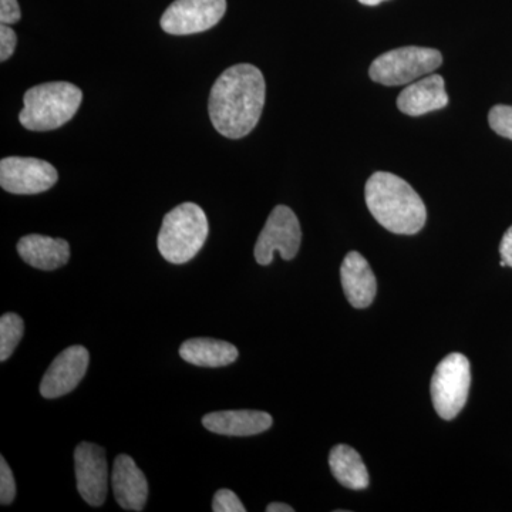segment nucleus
<instances>
[{
	"instance_id": "obj_3",
	"label": "nucleus",
	"mask_w": 512,
	"mask_h": 512,
	"mask_svg": "<svg viewBox=\"0 0 512 512\" xmlns=\"http://www.w3.org/2000/svg\"><path fill=\"white\" fill-rule=\"evenodd\" d=\"M208 234L210 225L204 210L194 202H184L165 215L157 238L158 251L170 264H187L204 247Z\"/></svg>"
},
{
	"instance_id": "obj_11",
	"label": "nucleus",
	"mask_w": 512,
	"mask_h": 512,
	"mask_svg": "<svg viewBox=\"0 0 512 512\" xmlns=\"http://www.w3.org/2000/svg\"><path fill=\"white\" fill-rule=\"evenodd\" d=\"M89 362V352L83 346H70L63 350L43 376L40 394L45 399H57L73 392L86 376Z\"/></svg>"
},
{
	"instance_id": "obj_22",
	"label": "nucleus",
	"mask_w": 512,
	"mask_h": 512,
	"mask_svg": "<svg viewBox=\"0 0 512 512\" xmlns=\"http://www.w3.org/2000/svg\"><path fill=\"white\" fill-rule=\"evenodd\" d=\"M212 511L214 512H245L247 508L239 500L238 495L231 490H220L214 495L212 501Z\"/></svg>"
},
{
	"instance_id": "obj_15",
	"label": "nucleus",
	"mask_w": 512,
	"mask_h": 512,
	"mask_svg": "<svg viewBox=\"0 0 512 512\" xmlns=\"http://www.w3.org/2000/svg\"><path fill=\"white\" fill-rule=\"evenodd\" d=\"M272 416L258 410H227L207 414L202 426L211 433L229 437H248L271 429Z\"/></svg>"
},
{
	"instance_id": "obj_13",
	"label": "nucleus",
	"mask_w": 512,
	"mask_h": 512,
	"mask_svg": "<svg viewBox=\"0 0 512 512\" xmlns=\"http://www.w3.org/2000/svg\"><path fill=\"white\" fill-rule=\"evenodd\" d=\"M340 281H342L343 292L353 308L365 309L375 301L376 276L369 262L359 252H349L343 259L340 266Z\"/></svg>"
},
{
	"instance_id": "obj_8",
	"label": "nucleus",
	"mask_w": 512,
	"mask_h": 512,
	"mask_svg": "<svg viewBox=\"0 0 512 512\" xmlns=\"http://www.w3.org/2000/svg\"><path fill=\"white\" fill-rule=\"evenodd\" d=\"M227 12V0H175L161 18V28L175 36L214 28Z\"/></svg>"
},
{
	"instance_id": "obj_5",
	"label": "nucleus",
	"mask_w": 512,
	"mask_h": 512,
	"mask_svg": "<svg viewBox=\"0 0 512 512\" xmlns=\"http://www.w3.org/2000/svg\"><path fill=\"white\" fill-rule=\"evenodd\" d=\"M443 64L439 50L430 47L406 46L377 57L369 69L373 82L383 86H404L429 76Z\"/></svg>"
},
{
	"instance_id": "obj_2",
	"label": "nucleus",
	"mask_w": 512,
	"mask_h": 512,
	"mask_svg": "<svg viewBox=\"0 0 512 512\" xmlns=\"http://www.w3.org/2000/svg\"><path fill=\"white\" fill-rule=\"evenodd\" d=\"M367 208L387 231L414 235L426 225L427 210L420 195L397 175L379 171L367 180Z\"/></svg>"
},
{
	"instance_id": "obj_7",
	"label": "nucleus",
	"mask_w": 512,
	"mask_h": 512,
	"mask_svg": "<svg viewBox=\"0 0 512 512\" xmlns=\"http://www.w3.org/2000/svg\"><path fill=\"white\" fill-rule=\"evenodd\" d=\"M302 229L298 217L286 205H278L268 220L255 245V259L259 265H271L274 252L278 251L285 261H292L301 248Z\"/></svg>"
},
{
	"instance_id": "obj_16",
	"label": "nucleus",
	"mask_w": 512,
	"mask_h": 512,
	"mask_svg": "<svg viewBox=\"0 0 512 512\" xmlns=\"http://www.w3.org/2000/svg\"><path fill=\"white\" fill-rule=\"evenodd\" d=\"M18 252L20 258L33 268L55 271L69 262L70 245L64 239L32 234L20 239Z\"/></svg>"
},
{
	"instance_id": "obj_19",
	"label": "nucleus",
	"mask_w": 512,
	"mask_h": 512,
	"mask_svg": "<svg viewBox=\"0 0 512 512\" xmlns=\"http://www.w3.org/2000/svg\"><path fill=\"white\" fill-rule=\"evenodd\" d=\"M25 333V323L16 313H5L0 318V362H6L18 348Z\"/></svg>"
},
{
	"instance_id": "obj_17",
	"label": "nucleus",
	"mask_w": 512,
	"mask_h": 512,
	"mask_svg": "<svg viewBox=\"0 0 512 512\" xmlns=\"http://www.w3.org/2000/svg\"><path fill=\"white\" fill-rule=\"evenodd\" d=\"M181 359L198 367H225L238 359V349L225 340L195 338L180 348Z\"/></svg>"
},
{
	"instance_id": "obj_25",
	"label": "nucleus",
	"mask_w": 512,
	"mask_h": 512,
	"mask_svg": "<svg viewBox=\"0 0 512 512\" xmlns=\"http://www.w3.org/2000/svg\"><path fill=\"white\" fill-rule=\"evenodd\" d=\"M500 255L505 264L512 268V225L505 232L503 239H501Z\"/></svg>"
},
{
	"instance_id": "obj_18",
	"label": "nucleus",
	"mask_w": 512,
	"mask_h": 512,
	"mask_svg": "<svg viewBox=\"0 0 512 512\" xmlns=\"http://www.w3.org/2000/svg\"><path fill=\"white\" fill-rule=\"evenodd\" d=\"M329 467L333 477L349 490H366L370 484L369 471L355 448L339 444L329 454Z\"/></svg>"
},
{
	"instance_id": "obj_21",
	"label": "nucleus",
	"mask_w": 512,
	"mask_h": 512,
	"mask_svg": "<svg viewBox=\"0 0 512 512\" xmlns=\"http://www.w3.org/2000/svg\"><path fill=\"white\" fill-rule=\"evenodd\" d=\"M16 497V481L5 457H0V503L9 505Z\"/></svg>"
},
{
	"instance_id": "obj_12",
	"label": "nucleus",
	"mask_w": 512,
	"mask_h": 512,
	"mask_svg": "<svg viewBox=\"0 0 512 512\" xmlns=\"http://www.w3.org/2000/svg\"><path fill=\"white\" fill-rule=\"evenodd\" d=\"M111 487L114 498L127 511H143L148 497V483L136 461L126 454H120L111 471Z\"/></svg>"
},
{
	"instance_id": "obj_27",
	"label": "nucleus",
	"mask_w": 512,
	"mask_h": 512,
	"mask_svg": "<svg viewBox=\"0 0 512 512\" xmlns=\"http://www.w3.org/2000/svg\"><path fill=\"white\" fill-rule=\"evenodd\" d=\"M359 2L366 6H376L384 2V0H359Z\"/></svg>"
},
{
	"instance_id": "obj_23",
	"label": "nucleus",
	"mask_w": 512,
	"mask_h": 512,
	"mask_svg": "<svg viewBox=\"0 0 512 512\" xmlns=\"http://www.w3.org/2000/svg\"><path fill=\"white\" fill-rule=\"evenodd\" d=\"M16 45H18V36H16L15 30L2 23L0 26V62H6L13 55Z\"/></svg>"
},
{
	"instance_id": "obj_6",
	"label": "nucleus",
	"mask_w": 512,
	"mask_h": 512,
	"mask_svg": "<svg viewBox=\"0 0 512 512\" xmlns=\"http://www.w3.org/2000/svg\"><path fill=\"white\" fill-rule=\"evenodd\" d=\"M470 386L471 367L467 357L461 353L444 357L430 384L431 400L441 419H456L466 406Z\"/></svg>"
},
{
	"instance_id": "obj_26",
	"label": "nucleus",
	"mask_w": 512,
	"mask_h": 512,
	"mask_svg": "<svg viewBox=\"0 0 512 512\" xmlns=\"http://www.w3.org/2000/svg\"><path fill=\"white\" fill-rule=\"evenodd\" d=\"M293 508L291 505H286L282 503H272L266 507V512H293Z\"/></svg>"
},
{
	"instance_id": "obj_20",
	"label": "nucleus",
	"mask_w": 512,
	"mask_h": 512,
	"mask_svg": "<svg viewBox=\"0 0 512 512\" xmlns=\"http://www.w3.org/2000/svg\"><path fill=\"white\" fill-rule=\"evenodd\" d=\"M488 123L498 136L512 140V106H494L488 114Z\"/></svg>"
},
{
	"instance_id": "obj_9",
	"label": "nucleus",
	"mask_w": 512,
	"mask_h": 512,
	"mask_svg": "<svg viewBox=\"0 0 512 512\" xmlns=\"http://www.w3.org/2000/svg\"><path fill=\"white\" fill-rule=\"evenodd\" d=\"M56 168L32 157H8L0 161V185L10 194L35 195L57 183Z\"/></svg>"
},
{
	"instance_id": "obj_14",
	"label": "nucleus",
	"mask_w": 512,
	"mask_h": 512,
	"mask_svg": "<svg viewBox=\"0 0 512 512\" xmlns=\"http://www.w3.org/2000/svg\"><path fill=\"white\" fill-rule=\"evenodd\" d=\"M448 104L446 84L440 74H429L409 84L397 97V107L407 116L419 117L444 109Z\"/></svg>"
},
{
	"instance_id": "obj_24",
	"label": "nucleus",
	"mask_w": 512,
	"mask_h": 512,
	"mask_svg": "<svg viewBox=\"0 0 512 512\" xmlns=\"http://www.w3.org/2000/svg\"><path fill=\"white\" fill-rule=\"evenodd\" d=\"M18 0H0V22L3 25H13L20 20Z\"/></svg>"
},
{
	"instance_id": "obj_4",
	"label": "nucleus",
	"mask_w": 512,
	"mask_h": 512,
	"mask_svg": "<svg viewBox=\"0 0 512 512\" xmlns=\"http://www.w3.org/2000/svg\"><path fill=\"white\" fill-rule=\"evenodd\" d=\"M82 100V90L72 83L39 84L25 94L20 124L30 131L56 130L73 119Z\"/></svg>"
},
{
	"instance_id": "obj_10",
	"label": "nucleus",
	"mask_w": 512,
	"mask_h": 512,
	"mask_svg": "<svg viewBox=\"0 0 512 512\" xmlns=\"http://www.w3.org/2000/svg\"><path fill=\"white\" fill-rule=\"evenodd\" d=\"M77 491L92 507L104 504L109 490L106 451L93 443H80L74 450Z\"/></svg>"
},
{
	"instance_id": "obj_1",
	"label": "nucleus",
	"mask_w": 512,
	"mask_h": 512,
	"mask_svg": "<svg viewBox=\"0 0 512 512\" xmlns=\"http://www.w3.org/2000/svg\"><path fill=\"white\" fill-rule=\"evenodd\" d=\"M264 74L252 64L229 67L212 86L208 111L215 130L238 140L248 136L261 119L265 106Z\"/></svg>"
}]
</instances>
